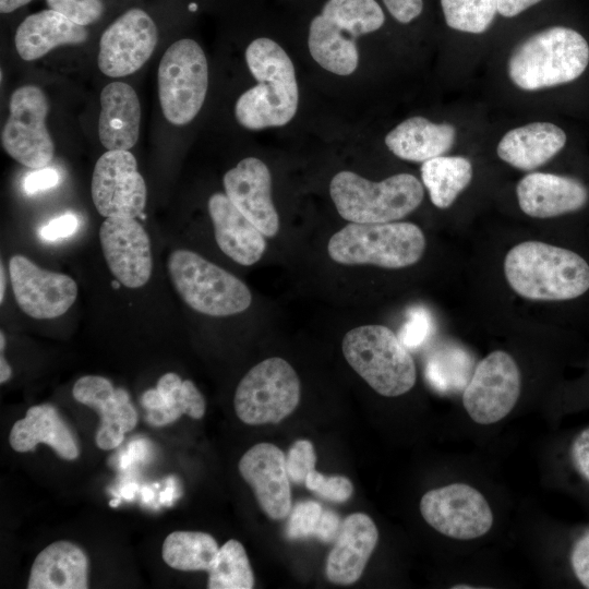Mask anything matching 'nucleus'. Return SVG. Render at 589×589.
I'll use <instances>...</instances> for the list:
<instances>
[{
  "mask_svg": "<svg viewBox=\"0 0 589 589\" xmlns=\"http://www.w3.org/2000/svg\"><path fill=\"white\" fill-rule=\"evenodd\" d=\"M245 60L257 85L238 98L235 106L238 122L249 130L287 124L299 103L291 59L277 43L263 37L248 46Z\"/></svg>",
  "mask_w": 589,
  "mask_h": 589,
  "instance_id": "1",
  "label": "nucleus"
},
{
  "mask_svg": "<svg viewBox=\"0 0 589 589\" xmlns=\"http://www.w3.org/2000/svg\"><path fill=\"white\" fill-rule=\"evenodd\" d=\"M510 288L530 300L560 301L589 289V265L577 253L541 241L512 248L504 261Z\"/></svg>",
  "mask_w": 589,
  "mask_h": 589,
  "instance_id": "2",
  "label": "nucleus"
},
{
  "mask_svg": "<svg viewBox=\"0 0 589 589\" xmlns=\"http://www.w3.org/2000/svg\"><path fill=\"white\" fill-rule=\"evenodd\" d=\"M589 63V45L577 31L553 26L533 34L512 52L507 71L520 89L538 91L578 79Z\"/></svg>",
  "mask_w": 589,
  "mask_h": 589,
  "instance_id": "3",
  "label": "nucleus"
},
{
  "mask_svg": "<svg viewBox=\"0 0 589 589\" xmlns=\"http://www.w3.org/2000/svg\"><path fill=\"white\" fill-rule=\"evenodd\" d=\"M329 194L338 214L357 224L396 221L422 202L421 182L410 173H397L380 182L344 170L329 183Z\"/></svg>",
  "mask_w": 589,
  "mask_h": 589,
  "instance_id": "4",
  "label": "nucleus"
},
{
  "mask_svg": "<svg viewBox=\"0 0 589 589\" xmlns=\"http://www.w3.org/2000/svg\"><path fill=\"white\" fill-rule=\"evenodd\" d=\"M424 250L422 230L407 221L350 223L334 233L327 244L328 255L336 263L393 269L413 265Z\"/></svg>",
  "mask_w": 589,
  "mask_h": 589,
  "instance_id": "5",
  "label": "nucleus"
},
{
  "mask_svg": "<svg viewBox=\"0 0 589 589\" xmlns=\"http://www.w3.org/2000/svg\"><path fill=\"white\" fill-rule=\"evenodd\" d=\"M342 353L350 366L378 394L396 397L417 380L416 364L398 336L384 325H362L344 337Z\"/></svg>",
  "mask_w": 589,
  "mask_h": 589,
  "instance_id": "6",
  "label": "nucleus"
},
{
  "mask_svg": "<svg viewBox=\"0 0 589 589\" xmlns=\"http://www.w3.org/2000/svg\"><path fill=\"white\" fill-rule=\"evenodd\" d=\"M168 272L181 299L199 313L233 315L245 311L252 302L243 281L193 251H173Z\"/></svg>",
  "mask_w": 589,
  "mask_h": 589,
  "instance_id": "7",
  "label": "nucleus"
},
{
  "mask_svg": "<svg viewBox=\"0 0 589 589\" xmlns=\"http://www.w3.org/2000/svg\"><path fill=\"white\" fill-rule=\"evenodd\" d=\"M208 84L207 61L193 39L175 41L158 67V96L165 118L175 125L192 121L201 110Z\"/></svg>",
  "mask_w": 589,
  "mask_h": 589,
  "instance_id": "8",
  "label": "nucleus"
},
{
  "mask_svg": "<svg viewBox=\"0 0 589 589\" xmlns=\"http://www.w3.org/2000/svg\"><path fill=\"white\" fill-rule=\"evenodd\" d=\"M300 400V380L283 358L272 357L254 365L240 381L233 405L238 418L250 425L278 423L293 412Z\"/></svg>",
  "mask_w": 589,
  "mask_h": 589,
  "instance_id": "9",
  "label": "nucleus"
},
{
  "mask_svg": "<svg viewBox=\"0 0 589 589\" xmlns=\"http://www.w3.org/2000/svg\"><path fill=\"white\" fill-rule=\"evenodd\" d=\"M49 105L35 85L15 89L10 99V115L1 133L4 151L20 164L39 169L52 159L55 145L46 128Z\"/></svg>",
  "mask_w": 589,
  "mask_h": 589,
  "instance_id": "10",
  "label": "nucleus"
},
{
  "mask_svg": "<svg viewBox=\"0 0 589 589\" xmlns=\"http://www.w3.org/2000/svg\"><path fill=\"white\" fill-rule=\"evenodd\" d=\"M521 377L514 358L495 350L483 358L462 393V405L479 424H492L505 418L520 395Z\"/></svg>",
  "mask_w": 589,
  "mask_h": 589,
  "instance_id": "11",
  "label": "nucleus"
},
{
  "mask_svg": "<svg viewBox=\"0 0 589 589\" xmlns=\"http://www.w3.org/2000/svg\"><path fill=\"white\" fill-rule=\"evenodd\" d=\"M420 512L436 531L458 540L482 537L493 525V513L485 497L465 483L428 491L420 501Z\"/></svg>",
  "mask_w": 589,
  "mask_h": 589,
  "instance_id": "12",
  "label": "nucleus"
},
{
  "mask_svg": "<svg viewBox=\"0 0 589 589\" xmlns=\"http://www.w3.org/2000/svg\"><path fill=\"white\" fill-rule=\"evenodd\" d=\"M91 192L97 212L106 218L140 216L146 204V184L132 153H104L94 167Z\"/></svg>",
  "mask_w": 589,
  "mask_h": 589,
  "instance_id": "13",
  "label": "nucleus"
},
{
  "mask_svg": "<svg viewBox=\"0 0 589 589\" xmlns=\"http://www.w3.org/2000/svg\"><path fill=\"white\" fill-rule=\"evenodd\" d=\"M158 29L151 15L132 8L116 19L99 40L98 68L110 77L136 72L152 56Z\"/></svg>",
  "mask_w": 589,
  "mask_h": 589,
  "instance_id": "14",
  "label": "nucleus"
},
{
  "mask_svg": "<svg viewBox=\"0 0 589 589\" xmlns=\"http://www.w3.org/2000/svg\"><path fill=\"white\" fill-rule=\"evenodd\" d=\"M9 268L15 300L31 317H58L76 299V283L68 275L43 269L20 254L11 257Z\"/></svg>",
  "mask_w": 589,
  "mask_h": 589,
  "instance_id": "15",
  "label": "nucleus"
},
{
  "mask_svg": "<svg viewBox=\"0 0 589 589\" xmlns=\"http://www.w3.org/2000/svg\"><path fill=\"white\" fill-rule=\"evenodd\" d=\"M100 245L113 276L129 288L144 286L152 275L151 241L133 217H107L99 229Z\"/></svg>",
  "mask_w": 589,
  "mask_h": 589,
  "instance_id": "16",
  "label": "nucleus"
},
{
  "mask_svg": "<svg viewBox=\"0 0 589 589\" xmlns=\"http://www.w3.org/2000/svg\"><path fill=\"white\" fill-rule=\"evenodd\" d=\"M225 194L265 237L279 230V217L272 200V177L259 158L248 157L224 176Z\"/></svg>",
  "mask_w": 589,
  "mask_h": 589,
  "instance_id": "17",
  "label": "nucleus"
},
{
  "mask_svg": "<svg viewBox=\"0 0 589 589\" xmlns=\"http://www.w3.org/2000/svg\"><path fill=\"white\" fill-rule=\"evenodd\" d=\"M72 394L76 401L99 413L100 424L95 437L99 448L118 447L124 434L135 428L137 412L129 394L123 388H115L106 377L84 375L75 382Z\"/></svg>",
  "mask_w": 589,
  "mask_h": 589,
  "instance_id": "18",
  "label": "nucleus"
},
{
  "mask_svg": "<svg viewBox=\"0 0 589 589\" xmlns=\"http://www.w3.org/2000/svg\"><path fill=\"white\" fill-rule=\"evenodd\" d=\"M239 471L269 518L281 519L290 513V479L280 448L271 443L254 445L241 457Z\"/></svg>",
  "mask_w": 589,
  "mask_h": 589,
  "instance_id": "19",
  "label": "nucleus"
},
{
  "mask_svg": "<svg viewBox=\"0 0 589 589\" xmlns=\"http://www.w3.org/2000/svg\"><path fill=\"white\" fill-rule=\"evenodd\" d=\"M520 209L533 218H551L580 209L588 200L586 187L569 177L531 172L517 183Z\"/></svg>",
  "mask_w": 589,
  "mask_h": 589,
  "instance_id": "20",
  "label": "nucleus"
},
{
  "mask_svg": "<svg viewBox=\"0 0 589 589\" xmlns=\"http://www.w3.org/2000/svg\"><path fill=\"white\" fill-rule=\"evenodd\" d=\"M377 540V528L366 514L349 515L341 524L326 560L328 580L338 585L356 582L361 577Z\"/></svg>",
  "mask_w": 589,
  "mask_h": 589,
  "instance_id": "21",
  "label": "nucleus"
},
{
  "mask_svg": "<svg viewBox=\"0 0 589 589\" xmlns=\"http://www.w3.org/2000/svg\"><path fill=\"white\" fill-rule=\"evenodd\" d=\"M208 212L216 242L228 257L244 266L261 260L266 250L265 236L226 194H213L208 200Z\"/></svg>",
  "mask_w": 589,
  "mask_h": 589,
  "instance_id": "22",
  "label": "nucleus"
},
{
  "mask_svg": "<svg viewBox=\"0 0 589 589\" xmlns=\"http://www.w3.org/2000/svg\"><path fill=\"white\" fill-rule=\"evenodd\" d=\"M141 123L139 97L127 83L112 82L100 93L98 134L107 151H129L137 142Z\"/></svg>",
  "mask_w": 589,
  "mask_h": 589,
  "instance_id": "23",
  "label": "nucleus"
},
{
  "mask_svg": "<svg viewBox=\"0 0 589 589\" xmlns=\"http://www.w3.org/2000/svg\"><path fill=\"white\" fill-rule=\"evenodd\" d=\"M9 441L19 453L34 450L39 443H44L65 460H74L80 454L72 431L58 410L48 404L28 408L25 417L13 424Z\"/></svg>",
  "mask_w": 589,
  "mask_h": 589,
  "instance_id": "24",
  "label": "nucleus"
},
{
  "mask_svg": "<svg viewBox=\"0 0 589 589\" xmlns=\"http://www.w3.org/2000/svg\"><path fill=\"white\" fill-rule=\"evenodd\" d=\"M87 36L85 26L47 9L28 15L20 23L14 44L19 56L25 61H32L58 46L82 44Z\"/></svg>",
  "mask_w": 589,
  "mask_h": 589,
  "instance_id": "25",
  "label": "nucleus"
},
{
  "mask_svg": "<svg viewBox=\"0 0 589 589\" xmlns=\"http://www.w3.org/2000/svg\"><path fill=\"white\" fill-rule=\"evenodd\" d=\"M566 134L556 124L532 122L506 132L496 147L497 156L520 170H533L553 158L565 145Z\"/></svg>",
  "mask_w": 589,
  "mask_h": 589,
  "instance_id": "26",
  "label": "nucleus"
},
{
  "mask_svg": "<svg viewBox=\"0 0 589 589\" xmlns=\"http://www.w3.org/2000/svg\"><path fill=\"white\" fill-rule=\"evenodd\" d=\"M88 557L70 541H56L35 558L27 582L28 589L88 588Z\"/></svg>",
  "mask_w": 589,
  "mask_h": 589,
  "instance_id": "27",
  "label": "nucleus"
},
{
  "mask_svg": "<svg viewBox=\"0 0 589 589\" xmlns=\"http://www.w3.org/2000/svg\"><path fill=\"white\" fill-rule=\"evenodd\" d=\"M455 139L454 125L434 123L424 117H411L387 133L385 144L404 160L424 163L447 153Z\"/></svg>",
  "mask_w": 589,
  "mask_h": 589,
  "instance_id": "28",
  "label": "nucleus"
},
{
  "mask_svg": "<svg viewBox=\"0 0 589 589\" xmlns=\"http://www.w3.org/2000/svg\"><path fill=\"white\" fill-rule=\"evenodd\" d=\"M141 402L148 411L147 422L154 426L172 423L182 414L201 419L205 413V399L194 383L172 372L164 374L155 388L144 392Z\"/></svg>",
  "mask_w": 589,
  "mask_h": 589,
  "instance_id": "29",
  "label": "nucleus"
},
{
  "mask_svg": "<svg viewBox=\"0 0 589 589\" xmlns=\"http://www.w3.org/2000/svg\"><path fill=\"white\" fill-rule=\"evenodd\" d=\"M308 45L312 58L334 74L349 75L358 67L354 38L322 14L311 21Z\"/></svg>",
  "mask_w": 589,
  "mask_h": 589,
  "instance_id": "30",
  "label": "nucleus"
},
{
  "mask_svg": "<svg viewBox=\"0 0 589 589\" xmlns=\"http://www.w3.org/2000/svg\"><path fill=\"white\" fill-rule=\"evenodd\" d=\"M421 179L431 202L449 207L472 179V165L461 156H437L421 165Z\"/></svg>",
  "mask_w": 589,
  "mask_h": 589,
  "instance_id": "31",
  "label": "nucleus"
},
{
  "mask_svg": "<svg viewBox=\"0 0 589 589\" xmlns=\"http://www.w3.org/2000/svg\"><path fill=\"white\" fill-rule=\"evenodd\" d=\"M219 551L216 540L206 532L173 531L161 548L165 563L179 570H208Z\"/></svg>",
  "mask_w": 589,
  "mask_h": 589,
  "instance_id": "32",
  "label": "nucleus"
},
{
  "mask_svg": "<svg viewBox=\"0 0 589 589\" xmlns=\"http://www.w3.org/2000/svg\"><path fill=\"white\" fill-rule=\"evenodd\" d=\"M473 373V358L462 347L441 346L425 363V378L438 392L465 389Z\"/></svg>",
  "mask_w": 589,
  "mask_h": 589,
  "instance_id": "33",
  "label": "nucleus"
},
{
  "mask_svg": "<svg viewBox=\"0 0 589 589\" xmlns=\"http://www.w3.org/2000/svg\"><path fill=\"white\" fill-rule=\"evenodd\" d=\"M321 14L352 38L377 31L385 21L375 0H328Z\"/></svg>",
  "mask_w": 589,
  "mask_h": 589,
  "instance_id": "34",
  "label": "nucleus"
},
{
  "mask_svg": "<svg viewBox=\"0 0 589 589\" xmlns=\"http://www.w3.org/2000/svg\"><path fill=\"white\" fill-rule=\"evenodd\" d=\"M208 572L209 589H251L254 586L253 572L243 545L228 540L217 553Z\"/></svg>",
  "mask_w": 589,
  "mask_h": 589,
  "instance_id": "35",
  "label": "nucleus"
},
{
  "mask_svg": "<svg viewBox=\"0 0 589 589\" xmlns=\"http://www.w3.org/2000/svg\"><path fill=\"white\" fill-rule=\"evenodd\" d=\"M498 0H441L446 24L456 31L481 34L491 26Z\"/></svg>",
  "mask_w": 589,
  "mask_h": 589,
  "instance_id": "36",
  "label": "nucleus"
},
{
  "mask_svg": "<svg viewBox=\"0 0 589 589\" xmlns=\"http://www.w3.org/2000/svg\"><path fill=\"white\" fill-rule=\"evenodd\" d=\"M434 328L431 313L425 308L417 305L408 311L407 320L398 333V338L407 349H416L431 337Z\"/></svg>",
  "mask_w": 589,
  "mask_h": 589,
  "instance_id": "37",
  "label": "nucleus"
},
{
  "mask_svg": "<svg viewBox=\"0 0 589 589\" xmlns=\"http://www.w3.org/2000/svg\"><path fill=\"white\" fill-rule=\"evenodd\" d=\"M286 529L288 539L297 540L314 536L323 508L315 501H302L290 510Z\"/></svg>",
  "mask_w": 589,
  "mask_h": 589,
  "instance_id": "38",
  "label": "nucleus"
},
{
  "mask_svg": "<svg viewBox=\"0 0 589 589\" xmlns=\"http://www.w3.org/2000/svg\"><path fill=\"white\" fill-rule=\"evenodd\" d=\"M304 484L318 496L336 503L346 502L353 492V485L348 478L344 476L326 477L315 469L308 474Z\"/></svg>",
  "mask_w": 589,
  "mask_h": 589,
  "instance_id": "39",
  "label": "nucleus"
},
{
  "mask_svg": "<svg viewBox=\"0 0 589 589\" xmlns=\"http://www.w3.org/2000/svg\"><path fill=\"white\" fill-rule=\"evenodd\" d=\"M46 3L49 9L83 26L95 23L104 13L101 0H46Z\"/></svg>",
  "mask_w": 589,
  "mask_h": 589,
  "instance_id": "40",
  "label": "nucleus"
},
{
  "mask_svg": "<svg viewBox=\"0 0 589 589\" xmlns=\"http://www.w3.org/2000/svg\"><path fill=\"white\" fill-rule=\"evenodd\" d=\"M316 454L313 444L308 440L296 441L288 450L286 469L289 479L296 483H304L308 474L315 469Z\"/></svg>",
  "mask_w": 589,
  "mask_h": 589,
  "instance_id": "41",
  "label": "nucleus"
},
{
  "mask_svg": "<svg viewBox=\"0 0 589 589\" xmlns=\"http://www.w3.org/2000/svg\"><path fill=\"white\" fill-rule=\"evenodd\" d=\"M570 563L577 579L589 588V531L574 544Z\"/></svg>",
  "mask_w": 589,
  "mask_h": 589,
  "instance_id": "42",
  "label": "nucleus"
},
{
  "mask_svg": "<svg viewBox=\"0 0 589 589\" xmlns=\"http://www.w3.org/2000/svg\"><path fill=\"white\" fill-rule=\"evenodd\" d=\"M79 220L73 214H63L51 219L39 230L40 237L46 241H55L67 238L75 232Z\"/></svg>",
  "mask_w": 589,
  "mask_h": 589,
  "instance_id": "43",
  "label": "nucleus"
},
{
  "mask_svg": "<svg viewBox=\"0 0 589 589\" xmlns=\"http://www.w3.org/2000/svg\"><path fill=\"white\" fill-rule=\"evenodd\" d=\"M59 182V173L53 168H39L28 173L23 181V189L26 194H35L40 191L53 188Z\"/></svg>",
  "mask_w": 589,
  "mask_h": 589,
  "instance_id": "44",
  "label": "nucleus"
},
{
  "mask_svg": "<svg viewBox=\"0 0 589 589\" xmlns=\"http://www.w3.org/2000/svg\"><path fill=\"white\" fill-rule=\"evenodd\" d=\"M392 16L400 23H409L418 17L423 9L422 0H383Z\"/></svg>",
  "mask_w": 589,
  "mask_h": 589,
  "instance_id": "45",
  "label": "nucleus"
},
{
  "mask_svg": "<svg viewBox=\"0 0 589 589\" xmlns=\"http://www.w3.org/2000/svg\"><path fill=\"white\" fill-rule=\"evenodd\" d=\"M572 458L577 471L589 481V428L575 438L572 445Z\"/></svg>",
  "mask_w": 589,
  "mask_h": 589,
  "instance_id": "46",
  "label": "nucleus"
},
{
  "mask_svg": "<svg viewBox=\"0 0 589 589\" xmlns=\"http://www.w3.org/2000/svg\"><path fill=\"white\" fill-rule=\"evenodd\" d=\"M340 529L339 518L333 510H323L314 536L323 542L335 541Z\"/></svg>",
  "mask_w": 589,
  "mask_h": 589,
  "instance_id": "47",
  "label": "nucleus"
},
{
  "mask_svg": "<svg viewBox=\"0 0 589 589\" xmlns=\"http://www.w3.org/2000/svg\"><path fill=\"white\" fill-rule=\"evenodd\" d=\"M541 0H498L497 13L505 17H514Z\"/></svg>",
  "mask_w": 589,
  "mask_h": 589,
  "instance_id": "48",
  "label": "nucleus"
},
{
  "mask_svg": "<svg viewBox=\"0 0 589 589\" xmlns=\"http://www.w3.org/2000/svg\"><path fill=\"white\" fill-rule=\"evenodd\" d=\"M31 1L32 0H0V11L1 13H11Z\"/></svg>",
  "mask_w": 589,
  "mask_h": 589,
  "instance_id": "49",
  "label": "nucleus"
},
{
  "mask_svg": "<svg viewBox=\"0 0 589 589\" xmlns=\"http://www.w3.org/2000/svg\"><path fill=\"white\" fill-rule=\"evenodd\" d=\"M12 375V370L7 360L4 359L2 352L0 356V383H5Z\"/></svg>",
  "mask_w": 589,
  "mask_h": 589,
  "instance_id": "50",
  "label": "nucleus"
},
{
  "mask_svg": "<svg viewBox=\"0 0 589 589\" xmlns=\"http://www.w3.org/2000/svg\"><path fill=\"white\" fill-rule=\"evenodd\" d=\"M0 280H1V284H0V302L2 303L3 298H4L5 284H7V281H5V272H4L2 263H1V266H0Z\"/></svg>",
  "mask_w": 589,
  "mask_h": 589,
  "instance_id": "51",
  "label": "nucleus"
},
{
  "mask_svg": "<svg viewBox=\"0 0 589 589\" xmlns=\"http://www.w3.org/2000/svg\"><path fill=\"white\" fill-rule=\"evenodd\" d=\"M111 284L115 289H118L120 287V281L118 279L113 280Z\"/></svg>",
  "mask_w": 589,
  "mask_h": 589,
  "instance_id": "52",
  "label": "nucleus"
},
{
  "mask_svg": "<svg viewBox=\"0 0 589 589\" xmlns=\"http://www.w3.org/2000/svg\"><path fill=\"white\" fill-rule=\"evenodd\" d=\"M190 9H191V10H195V9H196V5H195L194 3H192V4L190 5Z\"/></svg>",
  "mask_w": 589,
  "mask_h": 589,
  "instance_id": "53",
  "label": "nucleus"
}]
</instances>
